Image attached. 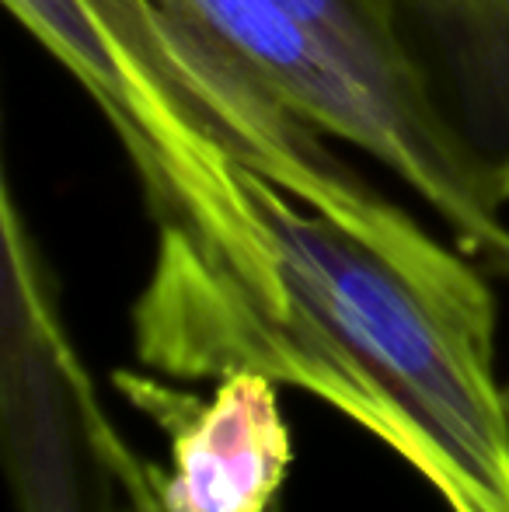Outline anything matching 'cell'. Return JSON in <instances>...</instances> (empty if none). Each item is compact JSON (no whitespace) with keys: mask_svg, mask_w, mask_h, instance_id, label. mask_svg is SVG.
<instances>
[{"mask_svg":"<svg viewBox=\"0 0 509 512\" xmlns=\"http://www.w3.org/2000/svg\"><path fill=\"white\" fill-rule=\"evenodd\" d=\"M297 115L384 164L482 269L509 279L506 209L485 192L447 122L422 98L349 60L279 0H171Z\"/></svg>","mask_w":509,"mask_h":512,"instance_id":"3","label":"cell"},{"mask_svg":"<svg viewBox=\"0 0 509 512\" xmlns=\"http://www.w3.org/2000/svg\"><path fill=\"white\" fill-rule=\"evenodd\" d=\"M429 105L509 206V0H381Z\"/></svg>","mask_w":509,"mask_h":512,"instance_id":"6","label":"cell"},{"mask_svg":"<svg viewBox=\"0 0 509 512\" xmlns=\"http://www.w3.org/2000/svg\"><path fill=\"white\" fill-rule=\"evenodd\" d=\"M272 279L234 286L185 230L157 227L133 352L178 380L255 373L325 401L447 512H509V384L496 293L461 248L363 237L245 171Z\"/></svg>","mask_w":509,"mask_h":512,"instance_id":"1","label":"cell"},{"mask_svg":"<svg viewBox=\"0 0 509 512\" xmlns=\"http://www.w3.org/2000/svg\"><path fill=\"white\" fill-rule=\"evenodd\" d=\"M4 4L105 115L157 227L185 230L234 279L262 276L272 258L245 171L363 237L436 241L171 0Z\"/></svg>","mask_w":509,"mask_h":512,"instance_id":"2","label":"cell"},{"mask_svg":"<svg viewBox=\"0 0 509 512\" xmlns=\"http://www.w3.org/2000/svg\"><path fill=\"white\" fill-rule=\"evenodd\" d=\"M4 457L21 512H164V471L119 436L4 185Z\"/></svg>","mask_w":509,"mask_h":512,"instance_id":"4","label":"cell"},{"mask_svg":"<svg viewBox=\"0 0 509 512\" xmlns=\"http://www.w3.org/2000/svg\"><path fill=\"white\" fill-rule=\"evenodd\" d=\"M272 512H276V509H272Z\"/></svg>","mask_w":509,"mask_h":512,"instance_id":"7","label":"cell"},{"mask_svg":"<svg viewBox=\"0 0 509 512\" xmlns=\"http://www.w3.org/2000/svg\"><path fill=\"white\" fill-rule=\"evenodd\" d=\"M116 387L171 439L164 512H272L293 460L279 384L231 373L210 398H196L119 370Z\"/></svg>","mask_w":509,"mask_h":512,"instance_id":"5","label":"cell"}]
</instances>
